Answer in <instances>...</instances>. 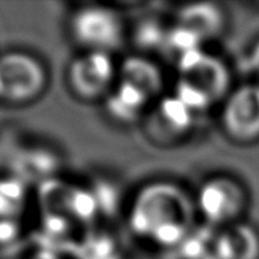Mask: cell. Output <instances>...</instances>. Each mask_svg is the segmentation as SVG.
<instances>
[{
	"label": "cell",
	"mask_w": 259,
	"mask_h": 259,
	"mask_svg": "<svg viewBox=\"0 0 259 259\" xmlns=\"http://www.w3.org/2000/svg\"><path fill=\"white\" fill-rule=\"evenodd\" d=\"M175 24L194 35L203 45L220 35L226 25V16L214 3H192L177 12Z\"/></svg>",
	"instance_id": "cell-8"
},
{
	"label": "cell",
	"mask_w": 259,
	"mask_h": 259,
	"mask_svg": "<svg viewBox=\"0 0 259 259\" xmlns=\"http://www.w3.org/2000/svg\"><path fill=\"white\" fill-rule=\"evenodd\" d=\"M181 259H220L218 230L212 226L194 227L184 241L176 248Z\"/></svg>",
	"instance_id": "cell-13"
},
{
	"label": "cell",
	"mask_w": 259,
	"mask_h": 259,
	"mask_svg": "<svg viewBox=\"0 0 259 259\" xmlns=\"http://www.w3.org/2000/svg\"><path fill=\"white\" fill-rule=\"evenodd\" d=\"M247 67L259 78V39L253 44L247 56Z\"/></svg>",
	"instance_id": "cell-16"
},
{
	"label": "cell",
	"mask_w": 259,
	"mask_h": 259,
	"mask_svg": "<svg viewBox=\"0 0 259 259\" xmlns=\"http://www.w3.org/2000/svg\"><path fill=\"white\" fill-rule=\"evenodd\" d=\"M151 99L141 91L116 79V84L105 98L107 114L117 123L131 124L140 118Z\"/></svg>",
	"instance_id": "cell-12"
},
{
	"label": "cell",
	"mask_w": 259,
	"mask_h": 259,
	"mask_svg": "<svg viewBox=\"0 0 259 259\" xmlns=\"http://www.w3.org/2000/svg\"><path fill=\"white\" fill-rule=\"evenodd\" d=\"M229 90L230 71L218 56L198 49L177 60L175 95L197 114L226 101Z\"/></svg>",
	"instance_id": "cell-2"
},
{
	"label": "cell",
	"mask_w": 259,
	"mask_h": 259,
	"mask_svg": "<svg viewBox=\"0 0 259 259\" xmlns=\"http://www.w3.org/2000/svg\"><path fill=\"white\" fill-rule=\"evenodd\" d=\"M195 201L176 183L151 181L130 203V230L159 248H177L195 227Z\"/></svg>",
	"instance_id": "cell-1"
},
{
	"label": "cell",
	"mask_w": 259,
	"mask_h": 259,
	"mask_svg": "<svg viewBox=\"0 0 259 259\" xmlns=\"http://www.w3.org/2000/svg\"><path fill=\"white\" fill-rule=\"evenodd\" d=\"M48 71L36 56L20 51L0 55V102L29 103L45 92Z\"/></svg>",
	"instance_id": "cell-4"
},
{
	"label": "cell",
	"mask_w": 259,
	"mask_h": 259,
	"mask_svg": "<svg viewBox=\"0 0 259 259\" xmlns=\"http://www.w3.org/2000/svg\"><path fill=\"white\" fill-rule=\"evenodd\" d=\"M117 81L127 84L153 101L163 88V75L155 62L145 56H130L120 64Z\"/></svg>",
	"instance_id": "cell-10"
},
{
	"label": "cell",
	"mask_w": 259,
	"mask_h": 259,
	"mask_svg": "<svg viewBox=\"0 0 259 259\" xmlns=\"http://www.w3.org/2000/svg\"><path fill=\"white\" fill-rule=\"evenodd\" d=\"M220 118L226 134L234 141L259 140V84L241 85L230 92Z\"/></svg>",
	"instance_id": "cell-7"
},
{
	"label": "cell",
	"mask_w": 259,
	"mask_h": 259,
	"mask_svg": "<svg viewBox=\"0 0 259 259\" xmlns=\"http://www.w3.org/2000/svg\"><path fill=\"white\" fill-rule=\"evenodd\" d=\"M117 70L110 53L84 52L68 64V87L82 101L106 98L116 84Z\"/></svg>",
	"instance_id": "cell-6"
},
{
	"label": "cell",
	"mask_w": 259,
	"mask_h": 259,
	"mask_svg": "<svg viewBox=\"0 0 259 259\" xmlns=\"http://www.w3.org/2000/svg\"><path fill=\"white\" fill-rule=\"evenodd\" d=\"M197 113L176 95L163 98L153 113L152 128L164 138H179L186 136L194 127Z\"/></svg>",
	"instance_id": "cell-9"
},
{
	"label": "cell",
	"mask_w": 259,
	"mask_h": 259,
	"mask_svg": "<svg viewBox=\"0 0 259 259\" xmlns=\"http://www.w3.org/2000/svg\"><path fill=\"white\" fill-rule=\"evenodd\" d=\"M77 259H121L116 238L105 231L85 234L75 245Z\"/></svg>",
	"instance_id": "cell-14"
},
{
	"label": "cell",
	"mask_w": 259,
	"mask_h": 259,
	"mask_svg": "<svg viewBox=\"0 0 259 259\" xmlns=\"http://www.w3.org/2000/svg\"><path fill=\"white\" fill-rule=\"evenodd\" d=\"M68 31L84 52L112 53L124 40V25L118 13L102 5L75 9L68 20Z\"/></svg>",
	"instance_id": "cell-3"
},
{
	"label": "cell",
	"mask_w": 259,
	"mask_h": 259,
	"mask_svg": "<svg viewBox=\"0 0 259 259\" xmlns=\"http://www.w3.org/2000/svg\"><path fill=\"white\" fill-rule=\"evenodd\" d=\"M25 259H62L57 253L52 252V251H36V252L31 253L29 256H27Z\"/></svg>",
	"instance_id": "cell-17"
},
{
	"label": "cell",
	"mask_w": 259,
	"mask_h": 259,
	"mask_svg": "<svg viewBox=\"0 0 259 259\" xmlns=\"http://www.w3.org/2000/svg\"><path fill=\"white\" fill-rule=\"evenodd\" d=\"M220 259H259V233L247 223L237 222L218 230Z\"/></svg>",
	"instance_id": "cell-11"
},
{
	"label": "cell",
	"mask_w": 259,
	"mask_h": 259,
	"mask_svg": "<svg viewBox=\"0 0 259 259\" xmlns=\"http://www.w3.org/2000/svg\"><path fill=\"white\" fill-rule=\"evenodd\" d=\"M167 28L156 21H145L136 31L137 45L144 49H164Z\"/></svg>",
	"instance_id": "cell-15"
},
{
	"label": "cell",
	"mask_w": 259,
	"mask_h": 259,
	"mask_svg": "<svg viewBox=\"0 0 259 259\" xmlns=\"http://www.w3.org/2000/svg\"><path fill=\"white\" fill-rule=\"evenodd\" d=\"M195 208L206 225L226 227L237 223L247 203L242 186L230 176H214L199 187Z\"/></svg>",
	"instance_id": "cell-5"
}]
</instances>
